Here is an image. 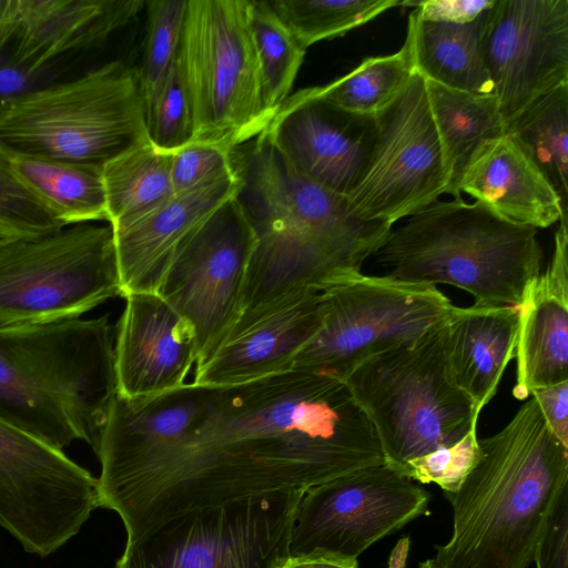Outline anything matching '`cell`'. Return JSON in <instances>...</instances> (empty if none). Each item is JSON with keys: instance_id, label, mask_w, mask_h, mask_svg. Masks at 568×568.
<instances>
[{"instance_id": "cell-1", "label": "cell", "mask_w": 568, "mask_h": 568, "mask_svg": "<svg viewBox=\"0 0 568 568\" xmlns=\"http://www.w3.org/2000/svg\"><path fill=\"white\" fill-rule=\"evenodd\" d=\"M383 464L375 428L348 385L288 368L207 386L197 422L183 438L101 470L98 507L114 510L133 539L191 509L306 490Z\"/></svg>"}, {"instance_id": "cell-2", "label": "cell", "mask_w": 568, "mask_h": 568, "mask_svg": "<svg viewBox=\"0 0 568 568\" xmlns=\"http://www.w3.org/2000/svg\"><path fill=\"white\" fill-rule=\"evenodd\" d=\"M231 162L235 197L255 234L239 320L295 288L323 290L361 271L393 230L357 217L345 196L296 174L263 133L234 148Z\"/></svg>"}, {"instance_id": "cell-3", "label": "cell", "mask_w": 568, "mask_h": 568, "mask_svg": "<svg viewBox=\"0 0 568 568\" xmlns=\"http://www.w3.org/2000/svg\"><path fill=\"white\" fill-rule=\"evenodd\" d=\"M479 447L458 490L444 494L453 532L433 559L438 568H528L568 493V448L532 396Z\"/></svg>"}, {"instance_id": "cell-4", "label": "cell", "mask_w": 568, "mask_h": 568, "mask_svg": "<svg viewBox=\"0 0 568 568\" xmlns=\"http://www.w3.org/2000/svg\"><path fill=\"white\" fill-rule=\"evenodd\" d=\"M116 395L109 316L0 328V419L62 450L98 453Z\"/></svg>"}, {"instance_id": "cell-5", "label": "cell", "mask_w": 568, "mask_h": 568, "mask_svg": "<svg viewBox=\"0 0 568 568\" xmlns=\"http://www.w3.org/2000/svg\"><path fill=\"white\" fill-rule=\"evenodd\" d=\"M374 256L390 277L454 285L479 305L517 306L540 273L542 252L537 229L460 197L409 215Z\"/></svg>"}, {"instance_id": "cell-6", "label": "cell", "mask_w": 568, "mask_h": 568, "mask_svg": "<svg viewBox=\"0 0 568 568\" xmlns=\"http://www.w3.org/2000/svg\"><path fill=\"white\" fill-rule=\"evenodd\" d=\"M150 142L138 71L111 61L0 102V148L103 168Z\"/></svg>"}, {"instance_id": "cell-7", "label": "cell", "mask_w": 568, "mask_h": 568, "mask_svg": "<svg viewBox=\"0 0 568 568\" xmlns=\"http://www.w3.org/2000/svg\"><path fill=\"white\" fill-rule=\"evenodd\" d=\"M447 320L367 358L345 379L390 469L450 446L477 427L480 413L452 372Z\"/></svg>"}, {"instance_id": "cell-8", "label": "cell", "mask_w": 568, "mask_h": 568, "mask_svg": "<svg viewBox=\"0 0 568 568\" xmlns=\"http://www.w3.org/2000/svg\"><path fill=\"white\" fill-rule=\"evenodd\" d=\"M248 0H187L179 59L193 116L192 142L227 151L270 124Z\"/></svg>"}, {"instance_id": "cell-9", "label": "cell", "mask_w": 568, "mask_h": 568, "mask_svg": "<svg viewBox=\"0 0 568 568\" xmlns=\"http://www.w3.org/2000/svg\"><path fill=\"white\" fill-rule=\"evenodd\" d=\"M115 296L121 283L109 223L0 244V328L75 318Z\"/></svg>"}, {"instance_id": "cell-10", "label": "cell", "mask_w": 568, "mask_h": 568, "mask_svg": "<svg viewBox=\"0 0 568 568\" xmlns=\"http://www.w3.org/2000/svg\"><path fill=\"white\" fill-rule=\"evenodd\" d=\"M322 298L321 327L291 368L344 382L361 363L418 337L455 307L436 285L361 271L334 277Z\"/></svg>"}, {"instance_id": "cell-11", "label": "cell", "mask_w": 568, "mask_h": 568, "mask_svg": "<svg viewBox=\"0 0 568 568\" xmlns=\"http://www.w3.org/2000/svg\"><path fill=\"white\" fill-rule=\"evenodd\" d=\"M305 490L191 509L126 539L114 568H280Z\"/></svg>"}, {"instance_id": "cell-12", "label": "cell", "mask_w": 568, "mask_h": 568, "mask_svg": "<svg viewBox=\"0 0 568 568\" xmlns=\"http://www.w3.org/2000/svg\"><path fill=\"white\" fill-rule=\"evenodd\" d=\"M448 186L425 79L415 72L375 116L371 151L346 200L357 217L394 225L447 194Z\"/></svg>"}, {"instance_id": "cell-13", "label": "cell", "mask_w": 568, "mask_h": 568, "mask_svg": "<svg viewBox=\"0 0 568 568\" xmlns=\"http://www.w3.org/2000/svg\"><path fill=\"white\" fill-rule=\"evenodd\" d=\"M98 478L0 419V527L47 557L75 536L98 507Z\"/></svg>"}, {"instance_id": "cell-14", "label": "cell", "mask_w": 568, "mask_h": 568, "mask_svg": "<svg viewBox=\"0 0 568 568\" xmlns=\"http://www.w3.org/2000/svg\"><path fill=\"white\" fill-rule=\"evenodd\" d=\"M254 231L235 195L178 251L156 294L193 327L195 369L226 341L241 312Z\"/></svg>"}, {"instance_id": "cell-15", "label": "cell", "mask_w": 568, "mask_h": 568, "mask_svg": "<svg viewBox=\"0 0 568 568\" xmlns=\"http://www.w3.org/2000/svg\"><path fill=\"white\" fill-rule=\"evenodd\" d=\"M430 494L377 465L306 489L293 521L290 556L327 551L356 558L382 538L430 514Z\"/></svg>"}, {"instance_id": "cell-16", "label": "cell", "mask_w": 568, "mask_h": 568, "mask_svg": "<svg viewBox=\"0 0 568 568\" xmlns=\"http://www.w3.org/2000/svg\"><path fill=\"white\" fill-rule=\"evenodd\" d=\"M484 51L491 94L507 124L568 83V0H495Z\"/></svg>"}, {"instance_id": "cell-17", "label": "cell", "mask_w": 568, "mask_h": 568, "mask_svg": "<svg viewBox=\"0 0 568 568\" xmlns=\"http://www.w3.org/2000/svg\"><path fill=\"white\" fill-rule=\"evenodd\" d=\"M262 133L296 174L346 197L371 151L375 118L346 113L301 90Z\"/></svg>"}, {"instance_id": "cell-18", "label": "cell", "mask_w": 568, "mask_h": 568, "mask_svg": "<svg viewBox=\"0 0 568 568\" xmlns=\"http://www.w3.org/2000/svg\"><path fill=\"white\" fill-rule=\"evenodd\" d=\"M322 317V288L304 286L280 296L239 320L206 364L195 369L193 383L235 385L291 368Z\"/></svg>"}, {"instance_id": "cell-19", "label": "cell", "mask_w": 568, "mask_h": 568, "mask_svg": "<svg viewBox=\"0 0 568 568\" xmlns=\"http://www.w3.org/2000/svg\"><path fill=\"white\" fill-rule=\"evenodd\" d=\"M124 298L114 344L116 394L143 398L180 387L196 362L192 325L156 293Z\"/></svg>"}, {"instance_id": "cell-20", "label": "cell", "mask_w": 568, "mask_h": 568, "mask_svg": "<svg viewBox=\"0 0 568 568\" xmlns=\"http://www.w3.org/2000/svg\"><path fill=\"white\" fill-rule=\"evenodd\" d=\"M239 187L235 173L173 194L145 216L112 227L121 296L156 293L178 251L219 206L236 195Z\"/></svg>"}, {"instance_id": "cell-21", "label": "cell", "mask_w": 568, "mask_h": 568, "mask_svg": "<svg viewBox=\"0 0 568 568\" xmlns=\"http://www.w3.org/2000/svg\"><path fill=\"white\" fill-rule=\"evenodd\" d=\"M143 7L142 0H18L4 59L39 75L57 60L101 44Z\"/></svg>"}, {"instance_id": "cell-22", "label": "cell", "mask_w": 568, "mask_h": 568, "mask_svg": "<svg viewBox=\"0 0 568 568\" xmlns=\"http://www.w3.org/2000/svg\"><path fill=\"white\" fill-rule=\"evenodd\" d=\"M547 268L529 284L518 308L517 379L513 395L568 381V220H560Z\"/></svg>"}, {"instance_id": "cell-23", "label": "cell", "mask_w": 568, "mask_h": 568, "mask_svg": "<svg viewBox=\"0 0 568 568\" xmlns=\"http://www.w3.org/2000/svg\"><path fill=\"white\" fill-rule=\"evenodd\" d=\"M458 190L514 224L544 229L568 220L555 189L507 133L485 141L474 152Z\"/></svg>"}, {"instance_id": "cell-24", "label": "cell", "mask_w": 568, "mask_h": 568, "mask_svg": "<svg viewBox=\"0 0 568 568\" xmlns=\"http://www.w3.org/2000/svg\"><path fill=\"white\" fill-rule=\"evenodd\" d=\"M518 326V308L513 305L455 306L447 320L454 378L479 413L516 357Z\"/></svg>"}, {"instance_id": "cell-25", "label": "cell", "mask_w": 568, "mask_h": 568, "mask_svg": "<svg viewBox=\"0 0 568 568\" xmlns=\"http://www.w3.org/2000/svg\"><path fill=\"white\" fill-rule=\"evenodd\" d=\"M490 8L468 23L423 20L413 10L405 42L415 72L450 89L491 94L484 51Z\"/></svg>"}, {"instance_id": "cell-26", "label": "cell", "mask_w": 568, "mask_h": 568, "mask_svg": "<svg viewBox=\"0 0 568 568\" xmlns=\"http://www.w3.org/2000/svg\"><path fill=\"white\" fill-rule=\"evenodd\" d=\"M425 87L449 176L447 194L460 199L458 185L470 156L485 141L504 134L506 124L493 94L459 91L426 79Z\"/></svg>"}, {"instance_id": "cell-27", "label": "cell", "mask_w": 568, "mask_h": 568, "mask_svg": "<svg viewBox=\"0 0 568 568\" xmlns=\"http://www.w3.org/2000/svg\"><path fill=\"white\" fill-rule=\"evenodd\" d=\"M7 155L19 180L64 226L97 221L109 223L102 168Z\"/></svg>"}, {"instance_id": "cell-28", "label": "cell", "mask_w": 568, "mask_h": 568, "mask_svg": "<svg viewBox=\"0 0 568 568\" xmlns=\"http://www.w3.org/2000/svg\"><path fill=\"white\" fill-rule=\"evenodd\" d=\"M172 156L173 152L148 142L103 165L109 224L113 229L145 216L173 196Z\"/></svg>"}, {"instance_id": "cell-29", "label": "cell", "mask_w": 568, "mask_h": 568, "mask_svg": "<svg viewBox=\"0 0 568 568\" xmlns=\"http://www.w3.org/2000/svg\"><path fill=\"white\" fill-rule=\"evenodd\" d=\"M527 153L568 204V83L544 94L506 124V132Z\"/></svg>"}, {"instance_id": "cell-30", "label": "cell", "mask_w": 568, "mask_h": 568, "mask_svg": "<svg viewBox=\"0 0 568 568\" xmlns=\"http://www.w3.org/2000/svg\"><path fill=\"white\" fill-rule=\"evenodd\" d=\"M415 70L406 42L396 53L364 59L346 75L302 92L341 111L375 118L406 88Z\"/></svg>"}, {"instance_id": "cell-31", "label": "cell", "mask_w": 568, "mask_h": 568, "mask_svg": "<svg viewBox=\"0 0 568 568\" xmlns=\"http://www.w3.org/2000/svg\"><path fill=\"white\" fill-rule=\"evenodd\" d=\"M248 19L258 61L262 97L273 116L290 97L306 50L270 7L267 0H248Z\"/></svg>"}, {"instance_id": "cell-32", "label": "cell", "mask_w": 568, "mask_h": 568, "mask_svg": "<svg viewBox=\"0 0 568 568\" xmlns=\"http://www.w3.org/2000/svg\"><path fill=\"white\" fill-rule=\"evenodd\" d=\"M270 7L306 50L342 36L400 6L398 0H267Z\"/></svg>"}, {"instance_id": "cell-33", "label": "cell", "mask_w": 568, "mask_h": 568, "mask_svg": "<svg viewBox=\"0 0 568 568\" xmlns=\"http://www.w3.org/2000/svg\"><path fill=\"white\" fill-rule=\"evenodd\" d=\"M187 0L146 1V37L138 71L148 111L154 104L179 54Z\"/></svg>"}, {"instance_id": "cell-34", "label": "cell", "mask_w": 568, "mask_h": 568, "mask_svg": "<svg viewBox=\"0 0 568 568\" xmlns=\"http://www.w3.org/2000/svg\"><path fill=\"white\" fill-rule=\"evenodd\" d=\"M146 126L150 142L159 150L175 152L192 142V109L179 54L146 113Z\"/></svg>"}, {"instance_id": "cell-35", "label": "cell", "mask_w": 568, "mask_h": 568, "mask_svg": "<svg viewBox=\"0 0 568 568\" xmlns=\"http://www.w3.org/2000/svg\"><path fill=\"white\" fill-rule=\"evenodd\" d=\"M479 456V439L475 427L457 443L410 459L392 470L422 484L435 483L444 494H454L474 468Z\"/></svg>"}, {"instance_id": "cell-36", "label": "cell", "mask_w": 568, "mask_h": 568, "mask_svg": "<svg viewBox=\"0 0 568 568\" xmlns=\"http://www.w3.org/2000/svg\"><path fill=\"white\" fill-rule=\"evenodd\" d=\"M0 224L22 236L57 232L64 225L19 180L0 148Z\"/></svg>"}, {"instance_id": "cell-37", "label": "cell", "mask_w": 568, "mask_h": 568, "mask_svg": "<svg viewBox=\"0 0 568 568\" xmlns=\"http://www.w3.org/2000/svg\"><path fill=\"white\" fill-rule=\"evenodd\" d=\"M234 174L231 151L219 145L190 142L173 152L171 181L174 194Z\"/></svg>"}, {"instance_id": "cell-38", "label": "cell", "mask_w": 568, "mask_h": 568, "mask_svg": "<svg viewBox=\"0 0 568 568\" xmlns=\"http://www.w3.org/2000/svg\"><path fill=\"white\" fill-rule=\"evenodd\" d=\"M534 564L536 568H568V493L555 509Z\"/></svg>"}, {"instance_id": "cell-39", "label": "cell", "mask_w": 568, "mask_h": 568, "mask_svg": "<svg viewBox=\"0 0 568 568\" xmlns=\"http://www.w3.org/2000/svg\"><path fill=\"white\" fill-rule=\"evenodd\" d=\"M494 3L495 0H423L402 1L400 6L414 7L415 12L423 20L468 23Z\"/></svg>"}, {"instance_id": "cell-40", "label": "cell", "mask_w": 568, "mask_h": 568, "mask_svg": "<svg viewBox=\"0 0 568 568\" xmlns=\"http://www.w3.org/2000/svg\"><path fill=\"white\" fill-rule=\"evenodd\" d=\"M530 396L536 399L549 429L568 448V381L532 389Z\"/></svg>"}, {"instance_id": "cell-41", "label": "cell", "mask_w": 568, "mask_h": 568, "mask_svg": "<svg viewBox=\"0 0 568 568\" xmlns=\"http://www.w3.org/2000/svg\"><path fill=\"white\" fill-rule=\"evenodd\" d=\"M38 74L17 67L6 59L0 60V102L20 95L31 89Z\"/></svg>"}, {"instance_id": "cell-42", "label": "cell", "mask_w": 568, "mask_h": 568, "mask_svg": "<svg viewBox=\"0 0 568 568\" xmlns=\"http://www.w3.org/2000/svg\"><path fill=\"white\" fill-rule=\"evenodd\" d=\"M280 568H359L356 558L343 555L313 551L310 554L288 556Z\"/></svg>"}, {"instance_id": "cell-43", "label": "cell", "mask_w": 568, "mask_h": 568, "mask_svg": "<svg viewBox=\"0 0 568 568\" xmlns=\"http://www.w3.org/2000/svg\"><path fill=\"white\" fill-rule=\"evenodd\" d=\"M409 545V537H403L398 540L389 555L388 568H405Z\"/></svg>"}, {"instance_id": "cell-44", "label": "cell", "mask_w": 568, "mask_h": 568, "mask_svg": "<svg viewBox=\"0 0 568 568\" xmlns=\"http://www.w3.org/2000/svg\"><path fill=\"white\" fill-rule=\"evenodd\" d=\"M22 235L16 233L14 231L0 224V244L6 243L8 241L14 240L17 237H21Z\"/></svg>"}, {"instance_id": "cell-45", "label": "cell", "mask_w": 568, "mask_h": 568, "mask_svg": "<svg viewBox=\"0 0 568 568\" xmlns=\"http://www.w3.org/2000/svg\"><path fill=\"white\" fill-rule=\"evenodd\" d=\"M418 568H438L434 559H426L419 562Z\"/></svg>"}]
</instances>
